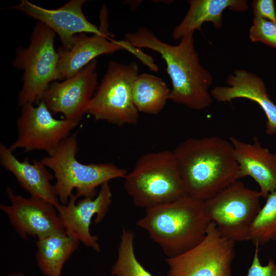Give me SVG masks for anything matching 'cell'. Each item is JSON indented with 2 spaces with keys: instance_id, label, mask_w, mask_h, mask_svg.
Here are the masks:
<instances>
[{
  "instance_id": "cell-1",
  "label": "cell",
  "mask_w": 276,
  "mask_h": 276,
  "mask_svg": "<svg viewBox=\"0 0 276 276\" xmlns=\"http://www.w3.org/2000/svg\"><path fill=\"white\" fill-rule=\"evenodd\" d=\"M193 33L183 36L178 45L160 40L153 32L142 27L125 34V40L138 48H147L159 53L165 61L172 88L169 100L195 110L209 107L213 98L209 89L213 79L200 64L194 44Z\"/></svg>"
},
{
  "instance_id": "cell-2",
  "label": "cell",
  "mask_w": 276,
  "mask_h": 276,
  "mask_svg": "<svg viewBox=\"0 0 276 276\" xmlns=\"http://www.w3.org/2000/svg\"><path fill=\"white\" fill-rule=\"evenodd\" d=\"M188 195L204 201L240 179L230 141L189 138L173 151Z\"/></svg>"
},
{
  "instance_id": "cell-3",
  "label": "cell",
  "mask_w": 276,
  "mask_h": 276,
  "mask_svg": "<svg viewBox=\"0 0 276 276\" xmlns=\"http://www.w3.org/2000/svg\"><path fill=\"white\" fill-rule=\"evenodd\" d=\"M203 201L185 196L174 201L145 210L136 225L145 230L166 258L178 256L199 243L210 221Z\"/></svg>"
},
{
  "instance_id": "cell-4",
  "label": "cell",
  "mask_w": 276,
  "mask_h": 276,
  "mask_svg": "<svg viewBox=\"0 0 276 276\" xmlns=\"http://www.w3.org/2000/svg\"><path fill=\"white\" fill-rule=\"evenodd\" d=\"M124 179L134 205L145 210L188 195L173 151L143 154Z\"/></svg>"
},
{
  "instance_id": "cell-5",
  "label": "cell",
  "mask_w": 276,
  "mask_h": 276,
  "mask_svg": "<svg viewBox=\"0 0 276 276\" xmlns=\"http://www.w3.org/2000/svg\"><path fill=\"white\" fill-rule=\"evenodd\" d=\"M77 132L64 139L55 153L41 159L54 173V187L61 204H65L74 191L76 197H95L96 189L105 182L124 178L128 172L110 163L84 164L76 158Z\"/></svg>"
},
{
  "instance_id": "cell-6",
  "label": "cell",
  "mask_w": 276,
  "mask_h": 276,
  "mask_svg": "<svg viewBox=\"0 0 276 276\" xmlns=\"http://www.w3.org/2000/svg\"><path fill=\"white\" fill-rule=\"evenodd\" d=\"M55 33L38 22L31 34L27 48H18L13 62L14 67L23 71L22 86L18 93V104L22 106L39 102L43 91L53 82L60 80L58 72V53L54 47Z\"/></svg>"
},
{
  "instance_id": "cell-7",
  "label": "cell",
  "mask_w": 276,
  "mask_h": 276,
  "mask_svg": "<svg viewBox=\"0 0 276 276\" xmlns=\"http://www.w3.org/2000/svg\"><path fill=\"white\" fill-rule=\"evenodd\" d=\"M139 75V66L135 62L123 64L109 61L87 113L96 120L117 126L136 124L139 112L133 102L132 88Z\"/></svg>"
},
{
  "instance_id": "cell-8",
  "label": "cell",
  "mask_w": 276,
  "mask_h": 276,
  "mask_svg": "<svg viewBox=\"0 0 276 276\" xmlns=\"http://www.w3.org/2000/svg\"><path fill=\"white\" fill-rule=\"evenodd\" d=\"M259 191L237 180L203 201L207 219L220 234L234 242L248 241L251 225L261 207Z\"/></svg>"
},
{
  "instance_id": "cell-9",
  "label": "cell",
  "mask_w": 276,
  "mask_h": 276,
  "mask_svg": "<svg viewBox=\"0 0 276 276\" xmlns=\"http://www.w3.org/2000/svg\"><path fill=\"white\" fill-rule=\"evenodd\" d=\"M235 242L221 235L210 222L205 237L189 250L166 258V276H232Z\"/></svg>"
},
{
  "instance_id": "cell-10",
  "label": "cell",
  "mask_w": 276,
  "mask_h": 276,
  "mask_svg": "<svg viewBox=\"0 0 276 276\" xmlns=\"http://www.w3.org/2000/svg\"><path fill=\"white\" fill-rule=\"evenodd\" d=\"M37 104L21 106L16 122L18 135L9 148L12 151L17 149L25 152L42 150L52 156L78 123L55 119L42 101Z\"/></svg>"
},
{
  "instance_id": "cell-11",
  "label": "cell",
  "mask_w": 276,
  "mask_h": 276,
  "mask_svg": "<svg viewBox=\"0 0 276 276\" xmlns=\"http://www.w3.org/2000/svg\"><path fill=\"white\" fill-rule=\"evenodd\" d=\"M97 65L95 59L71 78L52 82L39 102L53 114L62 113L64 119L79 124L98 86Z\"/></svg>"
},
{
  "instance_id": "cell-12",
  "label": "cell",
  "mask_w": 276,
  "mask_h": 276,
  "mask_svg": "<svg viewBox=\"0 0 276 276\" xmlns=\"http://www.w3.org/2000/svg\"><path fill=\"white\" fill-rule=\"evenodd\" d=\"M10 204H0L17 234L24 239L29 237L41 238L50 235L64 232L56 207L42 199L25 198L6 188Z\"/></svg>"
},
{
  "instance_id": "cell-13",
  "label": "cell",
  "mask_w": 276,
  "mask_h": 276,
  "mask_svg": "<svg viewBox=\"0 0 276 276\" xmlns=\"http://www.w3.org/2000/svg\"><path fill=\"white\" fill-rule=\"evenodd\" d=\"M112 194L109 182L101 186L95 197H83L80 200L74 193L65 204H60L57 208L64 232L85 246L100 252L101 247L98 238L92 235L90 225L96 216L95 223H100L108 211Z\"/></svg>"
},
{
  "instance_id": "cell-14",
  "label": "cell",
  "mask_w": 276,
  "mask_h": 276,
  "mask_svg": "<svg viewBox=\"0 0 276 276\" xmlns=\"http://www.w3.org/2000/svg\"><path fill=\"white\" fill-rule=\"evenodd\" d=\"M101 32L89 36L86 33L76 35L71 48H60L58 53V72L60 80L71 78L99 56L126 50L128 42L125 39L116 40L108 30V11L102 6L100 12Z\"/></svg>"
},
{
  "instance_id": "cell-15",
  "label": "cell",
  "mask_w": 276,
  "mask_h": 276,
  "mask_svg": "<svg viewBox=\"0 0 276 276\" xmlns=\"http://www.w3.org/2000/svg\"><path fill=\"white\" fill-rule=\"evenodd\" d=\"M85 0H71L56 9H47L31 3L27 0L12 8L37 19L57 34L62 43L61 49L68 50L74 36L81 33L100 34L98 28L87 20L82 11Z\"/></svg>"
},
{
  "instance_id": "cell-16",
  "label": "cell",
  "mask_w": 276,
  "mask_h": 276,
  "mask_svg": "<svg viewBox=\"0 0 276 276\" xmlns=\"http://www.w3.org/2000/svg\"><path fill=\"white\" fill-rule=\"evenodd\" d=\"M9 147L0 144V164L15 177L20 187L31 197L45 200L57 208L61 203L51 181L54 178L41 162L28 157L18 160Z\"/></svg>"
},
{
  "instance_id": "cell-17",
  "label": "cell",
  "mask_w": 276,
  "mask_h": 276,
  "mask_svg": "<svg viewBox=\"0 0 276 276\" xmlns=\"http://www.w3.org/2000/svg\"><path fill=\"white\" fill-rule=\"evenodd\" d=\"M234 154L239 167L240 179L252 178L260 187L262 197L276 190V154L262 147L258 138L252 143L243 142L231 136Z\"/></svg>"
},
{
  "instance_id": "cell-18",
  "label": "cell",
  "mask_w": 276,
  "mask_h": 276,
  "mask_svg": "<svg viewBox=\"0 0 276 276\" xmlns=\"http://www.w3.org/2000/svg\"><path fill=\"white\" fill-rule=\"evenodd\" d=\"M227 83L229 86L213 88L210 91L212 98L220 102L244 98L257 103L267 118L266 133L275 134L276 105L271 100L262 79L252 73L237 70L228 76Z\"/></svg>"
},
{
  "instance_id": "cell-19",
  "label": "cell",
  "mask_w": 276,
  "mask_h": 276,
  "mask_svg": "<svg viewBox=\"0 0 276 276\" xmlns=\"http://www.w3.org/2000/svg\"><path fill=\"white\" fill-rule=\"evenodd\" d=\"M189 9L181 22L174 29L172 37L180 39L185 35L201 31L203 22L210 21L215 28L222 26V13L226 9L244 12L248 9L247 2L244 0H190Z\"/></svg>"
},
{
  "instance_id": "cell-20",
  "label": "cell",
  "mask_w": 276,
  "mask_h": 276,
  "mask_svg": "<svg viewBox=\"0 0 276 276\" xmlns=\"http://www.w3.org/2000/svg\"><path fill=\"white\" fill-rule=\"evenodd\" d=\"M80 242L65 232L37 239L36 260L44 276H61L65 262L77 250Z\"/></svg>"
},
{
  "instance_id": "cell-21",
  "label": "cell",
  "mask_w": 276,
  "mask_h": 276,
  "mask_svg": "<svg viewBox=\"0 0 276 276\" xmlns=\"http://www.w3.org/2000/svg\"><path fill=\"white\" fill-rule=\"evenodd\" d=\"M170 90L160 78L143 73L134 81L132 96L133 103L139 111L147 114H157L169 100Z\"/></svg>"
},
{
  "instance_id": "cell-22",
  "label": "cell",
  "mask_w": 276,
  "mask_h": 276,
  "mask_svg": "<svg viewBox=\"0 0 276 276\" xmlns=\"http://www.w3.org/2000/svg\"><path fill=\"white\" fill-rule=\"evenodd\" d=\"M134 239V234L131 229H122L117 258L111 268L112 276H153L137 259Z\"/></svg>"
},
{
  "instance_id": "cell-23",
  "label": "cell",
  "mask_w": 276,
  "mask_h": 276,
  "mask_svg": "<svg viewBox=\"0 0 276 276\" xmlns=\"http://www.w3.org/2000/svg\"><path fill=\"white\" fill-rule=\"evenodd\" d=\"M250 228L248 241L263 245L276 240V190L267 196Z\"/></svg>"
},
{
  "instance_id": "cell-24",
  "label": "cell",
  "mask_w": 276,
  "mask_h": 276,
  "mask_svg": "<svg viewBox=\"0 0 276 276\" xmlns=\"http://www.w3.org/2000/svg\"><path fill=\"white\" fill-rule=\"evenodd\" d=\"M249 38L252 42H261L276 49V24L254 13Z\"/></svg>"
},
{
  "instance_id": "cell-25",
  "label": "cell",
  "mask_w": 276,
  "mask_h": 276,
  "mask_svg": "<svg viewBox=\"0 0 276 276\" xmlns=\"http://www.w3.org/2000/svg\"><path fill=\"white\" fill-rule=\"evenodd\" d=\"M258 247V245H256L252 262L246 276H276V265L272 260H269L265 266L261 265Z\"/></svg>"
},
{
  "instance_id": "cell-26",
  "label": "cell",
  "mask_w": 276,
  "mask_h": 276,
  "mask_svg": "<svg viewBox=\"0 0 276 276\" xmlns=\"http://www.w3.org/2000/svg\"><path fill=\"white\" fill-rule=\"evenodd\" d=\"M253 13L276 24V13L273 0H255L252 2Z\"/></svg>"
},
{
  "instance_id": "cell-27",
  "label": "cell",
  "mask_w": 276,
  "mask_h": 276,
  "mask_svg": "<svg viewBox=\"0 0 276 276\" xmlns=\"http://www.w3.org/2000/svg\"><path fill=\"white\" fill-rule=\"evenodd\" d=\"M7 276H26L25 274L20 271H14L9 273Z\"/></svg>"
},
{
  "instance_id": "cell-28",
  "label": "cell",
  "mask_w": 276,
  "mask_h": 276,
  "mask_svg": "<svg viewBox=\"0 0 276 276\" xmlns=\"http://www.w3.org/2000/svg\"><path fill=\"white\" fill-rule=\"evenodd\" d=\"M32 276H36V275H32Z\"/></svg>"
}]
</instances>
